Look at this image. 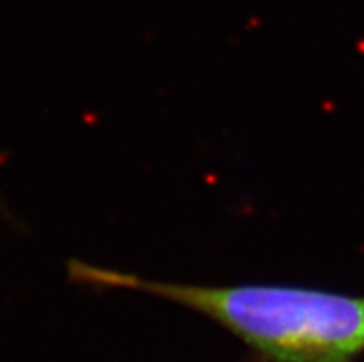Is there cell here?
<instances>
[{
    "label": "cell",
    "instance_id": "obj_1",
    "mask_svg": "<svg viewBox=\"0 0 364 362\" xmlns=\"http://www.w3.org/2000/svg\"><path fill=\"white\" fill-rule=\"evenodd\" d=\"M69 277L97 289L150 294L200 312L263 362H353L364 351V299L291 284L230 287L148 280L73 259Z\"/></svg>",
    "mask_w": 364,
    "mask_h": 362
}]
</instances>
